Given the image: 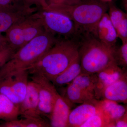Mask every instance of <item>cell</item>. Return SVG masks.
I'll return each instance as SVG.
<instances>
[{
	"label": "cell",
	"mask_w": 127,
	"mask_h": 127,
	"mask_svg": "<svg viewBox=\"0 0 127 127\" xmlns=\"http://www.w3.org/2000/svg\"><path fill=\"white\" fill-rule=\"evenodd\" d=\"M79 47L77 40L60 39L27 70L30 75H42L51 81L77 58Z\"/></svg>",
	"instance_id": "cell-1"
},
{
	"label": "cell",
	"mask_w": 127,
	"mask_h": 127,
	"mask_svg": "<svg viewBox=\"0 0 127 127\" xmlns=\"http://www.w3.org/2000/svg\"><path fill=\"white\" fill-rule=\"evenodd\" d=\"M42 9L60 13L70 19L75 24L79 37L92 35L100 19L107 12L108 6L102 1L82 0L77 4H50Z\"/></svg>",
	"instance_id": "cell-2"
},
{
	"label": "cell",
	"mask_w": 127,
	"mask_h": 127,
	"mask_svg": "<svg viewBox=\"0 0 127 127\" xmlns=\"http://www.w3.org/2000/svg\"><path fill=\"white\" fill-rule=\"evenodd\" d=\"M60 39L46 31L35 37L15 52L0 68V79L14 72L27 70Z\"/></svg>",
	"instance_id": "cell-3"
},
{
	"label": "cell",
	"mask_w": 127,
	"mask_h": 127,
	"mask_svg": "<svg viewBox=\"0 0 127 127\" xmlns=\"http://www.w3.org/2000/svg\"><path fill=\"white\" fill-rule=\"evenodd\" d=\"M78 42L82 73L96 74L111 64L116 63V46H109L91 35L81 37Z\"/></svg>",
	"instance_id": "cell-4"
},
{
	"label": "cell",
	"mask_w": 127,
	"mask_h": 127,
	"mask_svg": "<svg viewBox=\"0 0 127 127\" xmlns=\"http://www.w3.org/2000/svg\"><path fill=\"white\" fill-rule=\"evenodd\" d=\"M39 10L20 20L6 32L8 45L15 52L45 31Z\"/></svg>",
	"instance_id": "cell-5"
},
{
	"label": "cell",
	"mask_w": 127,
	"mask_h": 127,
	"mask_svg": "<svg viewBox=\"0 0 127 127\" xmlns=\"http://www.w3.org/2000/svg\"><path fill=\"white\" fill-rule=\"evenodd\" d=\"M44 30L57 37L76 39L78 36L74 22L63 14L41 9L39 10Z\"/></svg>",
	"instance_id": "cell-6"
},
{
	"label": "cell",
	"mask_w": 127,
	"mask_h": 127,
	"mask_svg": "<svg viewBox=\"0 0 127 127\" xmlns=\"http://www.w3.org/2000/svg\"><path fill=\"white\" fill-rule=\"evenodd\" d=\"M29 72L23 70L11 73L0 79V94L20 106L26 93Z\"/></svg>",
	"instance_id": "cell-7"
},
{
	"label": "cell",
	"mask_w": 127,
	"mask_h": 127,
	"mask_svg": "<svg viewBox=\"0 0 127 127\" xmlns=\"http://www.w3.org/2000/svg\"><path fill=\"white\" fill-rule=\"evenodd\" d=\"M30 77L38 90L40 114L50 119L58 91L52 82L42 75L34 74Z\"/></svg>",
	"instance_id": "cell-8"
},
{
	"label": "cell",
	"mask_w": 127,
	"mask_h": 127,
	"mask_svg": "<svg viewBox=\"0 0 127 127\" xmlns=\"http://www.w3.org/2000/svg\"><path fill=\"white\" fill-rule=\"evenodd\" d=\"M37 10L36 7L25 5L0 7V33L5 32L18 21Z\"/></svg>",
	"instance_id": "cell-9"
},
{
	"label": "cell",
	"mask_w": 127,
	"mask_h": 127,
	"mask_svg": "<svg viewBox=\"0 0 127 127\" xmlns=\"http://www.w3.org/2000/svg\"><path fill=\"white\" fill-rule=\"evenodd\" d=\"M127 72V68H122L115 63L96 73L97 82L95 95L96 99L100 100L104 89L120 79Z\"/></svg>",
	"instance_id": "cell-10"
},
{
	"label": "cell",
	"mask_w": 127,
	"mask_h": 127,
	"mask_svg": "<svg viewBox=\"0 0 127 127\" xmlns=\"http://www.w3.org/2000/svg\"><path fill=\"white\" fill-rule=\"evenodd\" d=\"M99 100L82 103L71 110L67 127H80L92 116L101 112Z\"/></svg>",
	"instance_id": "cell-11"
},
{
	"label": "cell",
	"mask_w": 127,
	"mask_h": 127,
	"mask_svg": "<svg viewBox=\"0 0 127 127\" xmlns=\"http://www.w3.org/2000/svg\"><path fill=\"white\" fill-rule=\"evenodd\" d=\"M38 90L32 81H29L25 97L19 106L20 115L23 118H41L39 111Z\"/></svg>",
	"instance_id": "cell-12"
},
{
	"label": "cell",
	"mask_w": 127,
	"mask_h": 127,
	"mask_svg": "<svg viewBox=\"0 0 127 127\" xmlns=\"http://www.w3.org/2000/svg\"><path fill=\"white\" fill-rule=\"evenodd\" d=\"M92 35L107 45L111 47L116 46L117 34L107 12L102 17Z\"/></svg>",
	"instance_id": "cell-13"
},
{
	"label": "cell",
	"mask_w": 127,
	"mask_h": 127,
	"mask_svg": "<svg viewBox=\"0 0 127 127\" xmlns=\"http://www.w3.org/2000/svg\"><path fill=\"white\" fill-rule=\"evenodd\" d=\"M71 106L58 92L51 115L50 125L52 127H67Z\"/></svg>",
	"instance_id": "cell-14"
},
{
	"label": "cell",
	"mask_w": 127,
	"mask_h": 127,
	"mask_svg": "<svg viewBox=\"0 0 127 127\" xmlns=\"http://www.w3.org/2000/svg\"><path fill=\"white\" fill-rule=\"evenodd\" d=\"M101 98L118 103H127V72L120 79L106 88Z\"/></svg>",
	"instance_id": "cell-15"
},
{
	"label": "cell",
	"mask_w": 127,
	"mask_h": 127,
	"mask_svg": "<svg viewBox=\"0 0 127 127\" xmlns=\"http://www.w3.org/2000/svg\"><path fill=\"white\" fill-rule=\"evenodd\" d=\"M82 73L79 55L63 72L57 76L51 82L55 87H62L70 84Z\"/></svg>",
	"instance_id": "cell-16"
},
{
	"label": "cell",
	"mask_w": 127,
	"mask_h": 127,
	"mask_svg": "<svg viewBox=\"0 0 127 127\" xmlns=\"http://www.w3.org/2000/svg\"><path fill=\"white\" fill-rule=\"evenodd\" d=\"M102 111L110 122L109 127L116 120L122 117L127 112V106L107 99L99 100Z\"/></svg>",
	"instance_id": "cell-17"
},
{
	"label": "cell",
	"mask_w": 127,
	"mask_h": 127,
	"mask_svg": "<svg viewBox=\"0 0 127 127\" xmlns=\"http://www.w3.org/2000/svg\"><path fill=\"white\" fill-rule=\"evenodd\" d=\"M61 95L71 106L73 104H82L97 100L95 98L89 96L72 83L67 85L63 95Z\"/></svg>",
	"instance_id": "cell-18"
},
{
	"label": "cell",
	"mask_w": 127,
	"mask_h": 127,
	"mask_svg": "<svg viewBox=\"0 0 127 127\" xmlns=\"http://www.w3.org/2000/svg\"><path fill=\"white\" fill-rule=\"evenodd\" d=\"M19 107L6 96L0 94V120L11 121L18 118Z\"/></svg>",
	"instance_id": "cell-19"
},
{
	"label": "cell",
	"mask_w": 127,
	"mask_h": 127,
	"mask_svg": "<svg viewBox=\"0 0 127 127\" xmlns=\"http://www.w3.org/2000/svg\"><path fill=\"white\" fill-rule=\"evenodd\" d=\"M96 82V74H89L82 73L71 83L89 96L96 98L95 90Z\"/></svg>",
	"instance_id": "cell-20"
},
{
	"label": "cell",
	"mask_w": 127,
	"mask_h": 127,
	"mask_svg": "<svg viewBox=\"0 0 127 127\" xmlns=\"http://www.w3.org/2000/svg\"><path fill=\"white\" fill-rule=\"evenodd\" d=\"M3 127H51L50 123L41 118H23L21 119L5 122L0 125Z\"/></svg>",
	"instance_id": "cell-21"
},
{
	"label": "cell",
	"mask_w": 127,
	"mask_h": 127,
	"mask_svg": "<svg viewBox=\"0 0 127 127\" xmlns=\"http://www.w3.org/2000/svg\"><path fill=\"white\" fill-rule=\"evenodd\" d=\"M110 122L102 111L92 116L80 127H109Z\"/></svg>",
	"instance_id": "cell-22"
},
{
	"label": "cell",
	"mask_w": 127,
	"mask_h": 127,
	"mask_svg": "<svg viewBox=\"0 0 127 127\" xmlns=\"http://www.w3.org/2000/svg\"><path fill=\"white\" fill-rule=\"evenodd\" d=\"M108 9L109 13L108 14L111 22L116 30L124 20L127 17V14L113 5H110L108 6Z\"/></svg>",
	"instance_id": "cell-23"
},
{
	"label": "cell",
	"mask_w": 127,
	"mask_h": 127,
	"mask_svg": "<svg viewBox=\"0 0 127 127\" xmlns=\"http://www.w3.org/2000/svg\"><path fill=\"white\" fill-rule=\"evenodd\" d=\"M115 60L118 66L123 68L127 66V41L122 42L119 47L116 46L115 50Z\"/></svg>",
	"instance_id": "cell-24"
},
{
	"label": "cell",
	"mask_w": 127,
	"mask_h": 127,
	"mask_svg": "<svg viewBox=\"0 0 127 127\" xmlns=\"http://www.w3.org/2000/svg\"><path fill=\"white\" fill-rule=\"evenodd\" d=\"M15 52L9 45L0 48V68L9 61Z\"/></svg>",
	"instance_id": "cell-25"
},
{
	"label": "cell",
	"mask_w": 127,
	"mask_h": 127,
	"mask_svg": "<svg viewBox=\"0 0 127 127\" xmlns=\"http://www.w3.org/2000/svg\"><path fill=\"white\" fill-rule=\"evenodd\" d=\"M118 38L122 42L127 41V17L125 18L116 29Z\"/></svg>",
	"instance_id": "cell-26"
},
{
	"label": "cell",
	"mask_w": 127,
	"mask_h": 127,
	"mask_svg": "<svg viewBox=\"0 0 127 127\" xmlns=\"http://www.w3.org/2000/svg\"><path fill=\"white\" fill-rule=\"evenodd\" d=\"M44 4L43 7L50 4H63L72 5L79 4L82 0H44Z\"/></svg>",
	"instance_id": "cell-27"
},
{
	"label": "cell",
	"mask_w": 127,
	"mask_h": 127,
	"mask_svg": "<svg viewBox=\"0 0 127 127\" xmlns=\"http://www.w3.org/2000/svg\"><path fill=\"white\" fill-rule=\"evenodd\" d=\"M23 5H25L23 0H0V7H14Z\"/></svg>",
	"instance_id": "cell-28"
},
{
	"label": "cell",
	"mask_w": 127,
	"mask_h": 127,
	"mask_svg": "<svg viewBox=\"0 0 127 127\" xmlns=\"http://www.w3.org/2000/svg\"><path fill=\"white\" fill-rule=\"evenodd\" d=\"M127 112L112 124V127H127Z\"/></svg>",
	"instance_id": "cell-29"
},
{
	"label": "cell",
	"mask_w": 127,
	"mask_h": 127,
	"mask_svg": "<svg viewBox=\"0 0 127 127\" xmlns=\"http://www.w3.org/2000/svg\"><path fill=\"white\" fill-rule=\"evenodd\" d=\"M25 5L28 7L35 6L41 9L42 0H23Z\"/></svg>",
	"instance_id": "cell-30"
},
{
	"label": "cell",
	"mask_w": 127,
	"mask_h": 127,
	"mask_svg": "<svg viewBox=\"0 0 127 127\" xmlns=\"http://www.w3.org/2000/svg\"><path fill=\"white\" fill-rule=\"evenodd\" d=\"M8 45L7 40L5 36L0 33V48Z\"/></svg>",
	"instance_id": "cell-31"
},
{
	"label": "cell",
	"mask_w": 127,
	"mask_h": 127,
	"mask_svg": "<svg viewBox=\"0 0 127 127\" xmlns=\"http://www.w3.org/2000/svg\"><path fill=\"white\" fill-rule=\"evenodd\" d=\"M102 1L104 2V1H110L111 0H102Z\"/></svg>",
	"instance_id": "cell-32"
},
{
	"label": "cell",
	"mask_w": 127,
	"mask_h": 127,
	"mask_svg": "<svg viewBox=\"0 0 127 127\" xmlns=\"http://www.w3.org/2000/svg\"></svg>",
	"instance_id": "cell-33"
}]
</instances>
